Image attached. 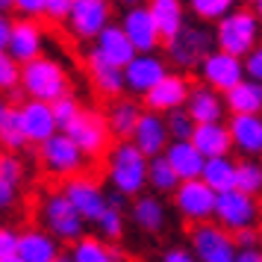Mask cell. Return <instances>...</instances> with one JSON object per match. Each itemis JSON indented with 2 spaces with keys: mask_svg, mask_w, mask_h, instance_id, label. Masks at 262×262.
Listing matches in <instances>:
<instances>
[{
  "mask_svg": "<svg viewBox=\"0 0 262 262\" xmlns=\"http://www.w3.org/2000/svg\"><path fill=\"white\" fill-rule=\"evenodd\" d=\"M150 159L136 147L133 142H118L109 150L106 177L112 183V191H121L124 198H142V189L147 186Z\"/></svg>",
  "mask_w": 262,
  "mask_h": 262,
  "instance_id": "cell-1",
  "label": "cell"
},
{
  "mask_svg": "<svg viewBox=\"0 0 262 262\" xmlns=\"http://www.w3.org/2000/svg\"><path fill=\"white\" fill-rule=\"evenodd\" d=\"M259 36H262V24L256 12H250V9H236L215 27L218 50H224L230 56H238V59H248L250 53L259 48Z\"/></svg>",
  "mask_w": 262,
  "mask_h": 262,
  "instance_id": "cell-2",
  "label": "cell"
},
{
  "mask_svg": "<svg viewBox=\"0 0 262 262\" xmlns=\"http://www.w3.org/2000/svg\"><path fill=\"white\" fill-rule=\"evenodd\" d=\"M27 100H41V103H56L68 95V77L62 71V65L50 56H38L36 62L24 65L21 77Z\"/></svg>",
  "mask_w": 262,
  "mask_h": 262,
  "instance_id": "cell-3",
  "label": "cell"
},
{
  "mask_svg": "<svg viewBox=\"0 0 262 262\" xmlns=\"http://www.w3.org/2000/svg\"><path fill=\"white\" fill-rule=\"evenodd\" d=\"M215 50H218L215 33L201 24H186L171 41H165L168 59L177 68H186V71L189 68H201L203 62L209 59V53H215Z\"/></svg>",
  "mask_w": 262,
  "mask_h": 262,
  "instance_id": "cell-4",
  "label": "cell"
},
{
  "mask_svg": "<svg viewBox=\"0 0 262 262\" xmlns=\"http://www.w3.org/2000/svg\"><path fill=\"white\" fill-rule=\"evenodd\" d=\"M38 218L48 230L50 236H56L59 242H80L83 236V215L74 209V203L65 198V191H53L41 201V209H38Z\"/></svg>",
  "mask_w": 262,
  "mask_h": 262,
  "instance_id": "cell-5",
  "label": "cell"
},
{
  "mask_svg": "<svg viewBox=\"0 0 262 262\" xmlns=\"http://www.w3.org/2000/svg\"><path fill=\"white\" fill-rule=\"evenodd\" d=\"M191 253L198 256V262H236L238 248L233 233H227L221 224L206 221V224H194L189 233Z\"/></svg>",
  "mask_w": 262,
  "mask_h": 262,
  "instance_id": "cell-6",
  "label": "cell"
},
{
  "mask_svg": "<svg viewBox=\"0 0 262 262\" xmlns=\"http://www.w3.org/2000/svg\"><path fill=\"white\" fill-rule=\"evenodd\" d=\"M38 156H41V162L48 168L53 177H80V171L85 168V159L89 156L80 150V144L74 142L71 136H65V133H56L50 142H45L38 147Z\"/></svg>",
  "mask_w": 262,
  "mask_h": 262,
  "instance_id": "cell-7",
  "label": "cell"
},
{
  "mask_svg": "<svg viewBox=\"0 0 262 262\" xmlns=\"http://www.w3.org/2000/svg\"><path fill=\"white\" fill-rule=\"evenodd\" d=\"M174 206H177V212L183 218H189L191 224H206V221L215 218L218 194L203 180H186L174 191Z\"/></svg>",
  "mask_w": 262,
  "mask_h": 262,
  "instance_id": "cell-8",
  "label": "cell"
},
{
  "mask_svg": "<svg viewBox=\"0 0 262 262\" xmlns=\"http://www.w3.org/2000/svg\"><path fill=\"white\" fill-rule=\"evenodd\" d=\"M259 218V203L245 191H224L218 194V206H215V224H221L227 233H238V230H250Z\"/></svg>",
  "mask_w": 262,
  "mask_h": 262,
  "instance_id": "cell-9",
  "label": "cell"
},
{
  "mask_svg": "<svg viewBox=\"0 0 262 262\" xmlns=\"http://www.w3.org/2000/svg\"><path fill=\"white\" fill-rule=\"evenodd\" d=\"M201 83L221 92V95H230L236 85H242L248 80V71H245V59L238 56H230L224 50H215L209 53V59L203 62L201 68Z\"/></svg>",
  "mask_w": 262,
  "mask_h": 262,
  "instance_id": "cell-10",
  "label": "cell"
},
{
  "mask_svg": "<svg viewBox=\"0 0 262 262\" xmlns=\"http://www.w3.org/2000/svg\"><path fill=\"white\" fill-rule=\"evenodd\" d=\"M65 136H71L74 142L80 144V150H83L85 156H103V154L112 150V147H109V136H112V130H109L106 115L92 112V109H83L80 118L65 130Z\"/></svg>",
  "mask_w": 262,
  "mask_h": 262,
  "instance_id": "cell-11",
  "label": "cell"
},
{
  "mask_svg": "<svg viewBox=\"0 0 262 262\" xmlns=\"http://www.w3.org/2000/svg\"><path fill=\"white\" fill-rule=\"evenodd\" d=\"M62 191H65V198L74 203V209L83 215V221H95L97 224L109 209V194H103V189H100L92 177H83V174H80V177L65 180Z\"/></svg>",
  "mask_w": 262,
  "mask_h": 262,
  "instance_id": "cell-12",
  "label": "cell"
},
{
  "mask_svg": "<svg viewBox=\"0 0 262 262\" xmlns=\"http://www.w3.org/2000/svg\"><path fill=\"white\" fill-rule=\"evenodd\" d=\"M109 27V3L106 0H77L68 18V33L74 38H97Z\"/></svg>",
  "mask_w": 262,
  "mask_h": 262,
  "instance_id": "cell-13",
  "label": "cell"
},
{
  "mask_svg": "<svg viewBox=\"0 0 262 262\" xmlns=\"http://www.w3.org/2000/svg\"><path fill=\"white\" fill-rule=\"evenodd\" d=\"M121 27H124L127 38L133 41V48L139 50V53H154L159 48V41H165L147 6H133V9H127L124 18H121Z\"/></svg>",
  "mask_w": 262,
  "mask_h": 262,
  "instance_id": "cell-14",
  "label": "cell"
},
{
  "mask_svg": "<svg viewBox=\"0 0 262 262\" xmlns=\"http://www.w3.org/2000/svg\"><path fill=\"white\" fill-rule=\"evenodd\" d=\"M21 124H24L27 142L38 144V147L45 142H50V139L59 133L53 106H50V103H41V100H24V103H21Z\"/></svg>",
  "mask_w": 262,
  "mask_h": 262,
  "instance_id": "cell-15",
  "label": "cell"
},
{
  "mask_svg": "<svg viewBox=\"0 0 262 262\" xmlns=\"http://www.w3.org/2000/svg\"><path fill=\"white\" fill-rule=\"evenodd\" d=\"M189 92L191 85L186 77H180V74H168L162 83L150 89L147 95H144V103H147V112H177V109H186L189 103Z\"/></svg>",
  "mask_w": 262,
  "mask_h": 262,
  "instance_id": "cell-16",
  "label": "cell"
},
{
  "mask_svg": "<svg viewBox=\"0 0 262 262\" xmlns=\"http://www.w3.org/2000/svg\"><path fill=\"white\" fill-rule=\"evenodd\" d=\"M133 144L142 150L147 159L165 156L168 144H171V133H168V121L159 112H144L139 127L133 133Z\"/></svg>",
  "mask_w": 262,
  "mask_h": 262,
  "instance_id": "cell-17",
  "label": "cell"
},
{
  "mask_svg": "<svg viewBox=\"0 0 262 262\" xmlns=\"http://www.w3.org/2000/svg\"><path fill=\"white\" fill-rule=\"evenodd\" d=\"M124 77H127V89H130V92L147 95L150 89H156V85L168 77V68L156 53H139V56L124 68Z\"/></svg>",
  "mask_w": 262,
  "mask_h": 262,
  "instance_id": "cell-18",
  "label": "cell"
},
{
  "mask_svg": "<svg viewBox=\"0 0 262 262\" xmlns=\"http://www.w3.org/2000/svg\"><path fill=\"white\" fill-rule=\"evenodd\" d=\"M41 45H45V36H41V27L33 18H18V21H12V41H9L6 53L15 62H21V65L36 62L41 56Z\"/></svg>",
  "mask_w": 262,
  "mask_h": 262,
  "instance_id": "cell-19",
  "label": "cell"
},
{
  "mask_svg": "<svg viewBox=\"0 0 262 262\" xmlns=\"http://www.w3.org/2000/svg\"><path fill=\"white\" fill-rule=\"evenodd\" d=\"M227 127L233 136V150H238L245 159L262 156V115H233Z\"/></svg>",
  "mask_w": 262,
  "mask_h": 262,
  "instance_id": "cell-20",
  "label": "cell"
},
{
  "mask_svg": "<svg viewBox=\"0 0 262 262\" xmlns=\"http://www.w3.org/2000/svg\"><path fill=\"white\" fill-rule=\"evenodd\" d=\"M100 56L106 62H112V65H118V68H127L136 56H139V50L133 48V41L127 38V33H124V27L121 24H109L100 36L95 38V48Z\"/></svg>",
  "mask_w": 262,
  "mask_h": 262,
  "instance_id": "cell-21",
  "label": "cell"
},
{
  "mask_svg": "<svg viewBox=\"0 0 262 262\" xmlns=\"http://www.w3.org/2000/svg\"><path fill=\"white\" fill-rule=\"evenodd\" d=\"M85 71H89L92 83H95V89L103 97H121V92L127 89L124 68L112 65V62H106L100 53H97V50H92V53L85 56Z\"/></svg>",
  "mask_w": 262,
  "mask_h": 262,
  "instance_id": "cell-22",
  "label": "cell"
},
{
  "mask_svg": "<svg viewBox=\"0 0 262 262\" xmlns=\"http://www.w3.org/2000/svg\"><path fill=\"white\" fill-rule=\"evenodd\" d=\"M186 109H189V115L198 121V124H218L221 115H224V109H227V100L221 97V92H215L209 85L198 83V85H191Z\"/></svg>",
  "mask_w": 262,
  "mask_h": 262,
  "instance_id": "cell-23",
  "label": "cell"
},
{
  "mask_svg": "<svg viewBox=\"0 0 262 262\" xmlns=\"http://www.w3.org/2000/svg\"><path fill=\"white\" fill-rule=\"evenodd\" d=\"M18 256L24 262H56L62 256L59 238L50 236L48 230H24L21 233V245H18Z\"/></svg>",
  "mask_w": 262,
  "mask_h": 262,
  "instance_id": "cell-24",
  "label": "cell"
},
{
  "mask_svg": "<svg viewBox=\"0 0 262 262\" xmlns=\"http://www.w3.org/2000/svg\"><path fill=\"white\" fill-rule=\"evenodd\" d=\"M165 159L171 162V168L177 171V177L186 180H201L203 168H206V156L194 147V142H171L165 150Z\"/></svg>",
  "mask_w": 262,
  "mask_h": 262,
  "instance_id": "cell-25",
  "label": "cell"
},
{
  "mask_svg": "<svg viewBox=\"0 0 262 262\" xmlns=\"http://www.w3.org/2000/svg\"><path fill=\"white\" fill-rule=\"evenodd\" d=\"M194 147L201 150L206 159H218V156H230L233 150V136H230V127L227 124H198V130L191 136Z\"/></svg>",
  "mask_w": 262,
  "mask_h": 262,
  "instance_id": "cell-26",
  "label": "cell"
},
{
  "mask_svg": "<svg viewBox=\"0 0 262 262\" xmlns=\"http://www.w3.org/2000/svg\"><path fill=\"white\" fill-rule=\"evenodd\" d=\"M130 218L136 221L139 230L144 233H162L165 230V203L159 201L156 194H142L133 201V209H130Z\"/></svg>",
  "mask_w": 262,
  "mask_h": 262,
  "instance_id": "cell-27",
  "label": "cell"
},
{
  "mask_svg": "<svg viewBox=\"0 0 262 262\" xmlns=\"http://www.w3.org/2000/svg\"><path fill=\"white\" fill-rule=\"evenodd\" d=\"M142 109L136 106L133 100H115L106 112V121H109V130L112 136H118L121 142H133V133L142 121Z\"/></svg>",
  "mask_w": 262,
  "mask_h": 262,
  "instance_id": "cell-28",
  "label": "cell"
},
{
  "mask_svg": "<svg viewBox=\"0 0 262 262\" xmlns=\"http://www.w3.org/2000/svg\"><path fill=\"white\" fill-rule=\"evenodd\" d=\"M203 183L215 191V194H224V191H233L238 183V162H233L230 156H218V159H206V168H203Z\"/></svg>",
  "mask_w": 262,
  "mask_h": 262,
  "instance_id": "cell-29",
  "label": "cell"
},
{
  "mask_svg": "<svg viewBox=\"0 0 262 262\" xmlns=\"http://www.w3.org/2000/svg\"><path fill=\"white\" fill-rule=\"evenodd\" d=\"M147 9H150V15H154V21H156V27H159V33H162L165 41H171L186 27L183 0H150Z\"/></svg>",
  "mask_w": 262,
  "mask_h": 262,
  "instance_id": "cell-30",
  "label": "cell"
},
{
  "mask_svg": "<svg viewBox=\"0 0 262 262\" xmlns=\"http://www.w3.org/2000/svg\"><path fill=\"white\" fill-rule=\"evenodd\" d=\"M224 100L233 115H262V83L245 80L230 95H224Z\"/></svg>",
  "mask_w": 262,
  "mask_h": 262,
  "instance_id": "cell-31",
  "label": "cell"
},
{
  "mask_svg": "<svg viewBox=\"0 0 262 262\" xmlns=\"http://www.w3.org/2000/svg\"><path fill=\"white\" fill-rule=\"evenodd\" d=\"M0 142L9 150H21L24 144H30L24 136V124H21V106H12V103L0 106Z\"/></svg>",
  "mask_w": 262,
  "mask_h": 262,
  "instance_id": "cell-32",
  "label": "cell"
},
{
  "mask_svg": "<svg viewBox=\"0 0 262 262\" xmlns=\"http://www.w3.org/2000/svg\"><path fill=\"white\" fill-rule=\"evenodd\" d=\"M21 177H24V165L21 159L12 154H6L0 159V206H12L15 194H18V186H21Z\"/></svg>",
  "mask_w": 262,
  "mask_h": 262,
  "instance_id": "cell-33",
  "label": "cell"
},
{
  "mask_svg": "<svg viewBox=\"0 0 262 262\" xmlns=\"http://www.w3.org/2000/svg\"><path fill=\"white\" fill-rule=\"evenodd\" d=\"M180 183L183 180L177 177V171L171 168L165 156H156L150 159V171H147V186L156 191V194H174L180 189Z\"/></svg>",
  "mask_w": 262,
  "mask_h": 262,
  "instance_id": "cell-34",
  "label": "cell"
},
{
  "mask_svg": "<svg viewBox=\"0 0 262 262\" xmlns=\"http://www.w3.org/2000/svg\"><path fill=\"white\" fill-rule=\"evenodd\" d=\"M71 259L74 262H118V256H115V250L109 248L106 242L85 236L71 248Z\"/></svg>",
  "mask_w": 262,
  "mask_h": 262,
  "instance_id": "cell-35",
  "label": "cell"
},
{
  "mask_svg": "<svg viewBox=\"0 0 262 262\" xmlns=\"http://www.w3.org/2000/svg\"><path fill=\"white\" fill-rule=\"evenodd\" d=\"M186 3L201 21H224L230 12H236V0H186Z\"/></svg>",
  "mask_w": 262,
  "mask_h": 262,
  "instance_id": "cell-36",
  "label": "cell"
},
{
  "mask_svg": "<svg viewBox=\"0 0 262 262\" xmlns=\"http://www.w3.org/2000/svg\"><path fill=\"white\" fill-rule=\"evenodd\" d=\"M238 191H245V194H259L262 191V162L256 159H242L238 162V183H236Z\"/></svg>",
  "mask_w": 262,
  "mask_h": 262,
  "instance_id": "cell-37",
  "label": "cell"
},
{
  "mask_svg": "<svg viewBox=\"0 0 262 262\" xmlns=\"http://www.w3.org/2000/svg\"><path fill=\"white\" fill-rule=\"evenodd\" d=\"M168 133H171V142H191V136L198 130V121L189 115V109H177V112H168Z\"/></svg>",
  "mask_w": 262,
  "mask_h": 262,
  "instance_id": "cell-38",
  "label": "cell"
},
{
  "mask_svg": "<svg viewBox=\"0 0 262 262\" xmlns=\"http://www.w3.org/2000/svg\"><path fill=\"white\" fill-rule=\"evenodd\" d=\"M21 77H24V65L15 62L9 53H0V85L6 92H18L21 89Z\"/></svg>",
  "mask_w": 262,
  "mask_h": 262,
  "instance_id": "cell-39",
  "label": "cell"
},
{
  "mask_svg": "<svg viewBox=\"0 0 262 262\" xmlns=\"http://www.w3.org/2000/svg\"><path fill=\"white\" fill-rule=\"evenodd\" d=\"M50 106H53V115H56V124H59V133L68 130L74 121L80 118V112H83V109H80V103H77L71 95H65L62 100L50 103Z\"/></svg>",
  "mask_w": 262,
  "mask_h": 262,
  "instance_id": "cell-40",
  "label": "cell"
},
{
  "mask_svg": "<svg viewBox=\"0 0 262 262\" xmlns=\"http://www.w3.org/2000/svg\"><path fill=\"white\" fill-rule=\"evenodd\" d=\"M97 227H100L103 238H112V242H115V238L124 236V212H121V209H112V206H109L106 215H103V218L97 221Z\"/></svg>",
  "mask_w": 262,
  "mask_h": 262,
  "instance_id": "cell-41",
  "label": "cell"
},
{
  "mask_svg": "<svg viewBox=\"0 0 262 262\" xmlns=\"http://www.w3.org/2000/svg\"><path fill=\"white\" fill-rule=\"evenodd\" d=\"M74 3L77 0H48V9H45V18L48 21H65L68 24V18H71V12H74Z\"/></svg>",
  "mask_w": 262,
  "mask_h": 262,
  "instance_id": "cell-42",
  "label": "cell"
},
{
  "mask_svg": "<svg viewBox=\"0 0 262 262\" xmlns=\"http://www.w3.org/2000/svg\"><path fill=\"white\" fill-rule=\"evenodd\" d=\"M18 245H21V233L3 227V230H0V259H12V256H18Z\"/></svg>",
  "mask_w": 262,
  "mask_h": 262,
  "instance_id": "cell-43",
  "label": "cell"
},
{
  "mask_svg": "<svg viewBox=\"0 0 262 262\" xmlns=\"http://www.w3.org/2000/svg\"><path fill=\"white\" fill-rule=\"evenodd\" d=\"M45 9H48V0H15V12H21V18L36 21L38 15H45Z\"/></svg>",
  "mask_w": 262,
  "mask_h": 262,
  "instance_id": "cell-44",
  "label": "cell"
},
{
  "mask_svg": "<svg viewBox=\"0 0 262 262\" xmlns=\"http://www.w3.org/2000/svg\"><path fill=\"white\" fill-rule=\"evenodd\" d=\"M233 238H236L238 250H256V245L262 242V236H259L256 227H250V230H238V233H233Z\"/></svg>",
  "mask_w": 262,
  "mask_h": 262,
  "instance_id": "cell-45",
  "label": "cell"
},
{
  "mask_svg": "<svg viewBox=\"0 0 262 262\" xmlns=\"http://www.w3.org/2000/svg\"><path fill=\"white\" fill-rule=\"evenodd\" d=\"M245 71H248V80L262 83V45L250 53L248 59H245Z\"/></svg>",
  "mask_w": 262,
  "mask_h": 262,
  "instance_id": "cell-46",
  "label": "cell"
},
{
  "mask_svg": "<svg viewBox=\"0 0 262 262\" xmlns=\"http://www.w3.org/2000/svg\"><path fill=\"white\" fill-rule=\"evenodd\" d=\"M162 262H198V256L186 248H171V250H165Z\"/></svg>",
  "mask_w": 262,
  "mask_h": 262,
  "instance_id": "cell-47",
  "label": "cell"
},
{
  "mask_svg": "<svg viewBox=\"0 0 262 262\" xmlns=\"http://www.w3.org/2000/svg\"><path fill=\"white\" fill-rule=\"evenodd\" d=\"M9 41H12V21L3 18V21H0V50H3V53L9 48Z\"/></svg>",
  "mask_w": 262,
  "mask_h": 262,
  "instance_id": "cell-48",
  "label": "cell"
},
{
  "mask_svg": "<svg viewBox=\"0 0 262 262\" xmlns=\"http://www.w3.org/2000/svg\"><path fill=\"white\" fill-rule=\"evenodd\" d=\"M236 262H262V250H238Z\"/></svg>",
  "mask_w": 262,
  "mask_h": 262,
  "instance_id": "cell-49",
  "label": "cell"
},
{
  "mask_svg": "<svg viewBox=\"0 0 262 262\" xmlns=\"http://www.w3.org/2000/svg\"><path fill=\"white\" fill-rule=\"evenodd\" d=\"M109 206H112V209H124V194H121V191H112V194H109Z\"/></svg>",
  "mask_w": 262,
  "mask_h": 262,
  "instance_id": "cell-50",
  "label": "cell"
},
{
  "mask_svg": "<svg viewBox=\"0 0 262 262\" xmlns=\"http://www.w3.org/2000/svg\"><path fill=\"white\" fill-rule=\"evenodd\" d=\"M124 3H127V6H130V9H133V6H147L150 0H124Z\"/></svg>",
  "mask_w": 262,
  "mask_h": 262,
  "instance_id": "cell-51",
  "label": "cell"
},
{
  "mask_svg": "<svg viewBox=\"0 0 262 262\" xmlns=\"http://www.w3.org/2000/svg\"><path fill=\"white\" fill-rule=\"evenodd\" d=\"M253 12H256V18H259V24H262V0H256V3H253Z\"/></svg>",
  "mask_w": 262,
  "mask_h": 262,
  "instance_id": "cell-52",
  "label": "cell"
},
{
  "mask_svg": "<svg viewBox=\"0 0 262 262\" xmlns=\"http://www.w3.org/2000/svg\"><path fill=\"white\" fill-rule=\"evenodd\" d=\"M0 6L3 9H15V0H0Z\"/></svg>",
  "mask_w": 262,
  "mask_h": 262,
  "instance_id": "cell-53",
  "label": "cell"
},
{
  "mask_svg": "<svg viewBox=\"0 0 262 262\" xmlns=\"http://www.w3.org/2000/svg\"><path fill=\"white\" fill-rule=\"evenodd\" d=\"M56 262H74V259H71V253H62V256H59Z\"/></svg>",
  "mask_w": 262,
  "mask_h": 262,
  "instance_id": "cell-54",
  "label": "cell"
},
{
  "mask_svg": "<svg viewBox=\"0 0 262 262\" xmlns=\"http://www.w3.org/2000/svg\"><path fill=\"white\" fill-rule=\"evenodd\" d=\"M0 262H24L21 256H12V259H0Z\"/></svg>",
  "mask_w": 262,
  "mask_h": 262,
  "instance_id": "cell-55",
  "label": "cell"
},
{
  "mask_svg": "<svg viewBox=\"0 0 262 262\" xmlns=\"http://www.w3.org/2000/svg\"><path fill=\"white\" fill-rule=\"evenodd\" d=\"M245 3H256V0H245Z\"/></svg>",
  "mask_w": 262,
  "mask_h": 262,
  "instance_id": "cell-56",
  "label": "cell"
},
{
  "mask_svg": "<svg viewBox=\"0 0 262 262\" xmlns=\"http://www.w3.org/2000/svg\"><path fill=\"white\" fill-rule=\"evenodd\" d=\"M259 236H262V230H259Z\"/></svg>",
  "mask_w": 262,
  "mask_h": 262,
  "instance_id": "cell-57",
  "label": "cell"
}]
</instances>
